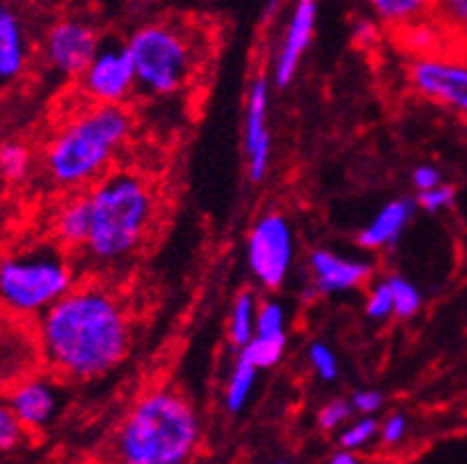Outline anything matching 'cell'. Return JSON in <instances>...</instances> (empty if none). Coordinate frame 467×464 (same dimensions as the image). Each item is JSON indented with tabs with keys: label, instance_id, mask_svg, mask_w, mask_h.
Here are the masks:
<instances>
[{
	"label": "cell",
	"instance_id": "7c38bea8",
	"mask_svg": "<svg viewBox=\"0 0 467 464\" xmlns=\"http://www.w3.org/2000/svg\"><path fill=\"white\" fill-rule=\"evenodd\" d=\"M410 83L425 100L467 114V65L425 55L410 67Z\"/></svg>",
	"mask_w": 467,
	"mask_h": 464
},
{
	"label": "cell",
	"instance_id": "603a6c76",
	"mask_svg": "<svg viewBox=\"0 0 467 464\" xmlns=\"http://www.w3.org/2000/svg\"><path fill=\"white\" fill-rule=\"evenodd\" d=\"M31 170L29 150L19 142H3L0 145V180L22 182Z\"/></svg>",
	"mask_w": 467,
	"mask_h": 464
},
{
	"label": "cell",
	"instance_id": "d6a6232c",
	"mask_svg": "<svg viewBox=\"0 0 467 464\" xmlns=\"http://www.w3.org/2000/svg\"><path fill=\"white\" fill-rule=\"evenodd\" d=\"M413 185L418 192H425V190H432L437 185H441V173L439 169L430 164H422L413 170Z\"/></svg>",
	"mask_w": 467,
	"mask_h": 464
},
{
	"label": "cell",
	"instance_id": "ffe728a7",
	"mask_svg": "<svg viewBox=\"0 0 467 464\" xmlns=\"http://www.w3.org/2000/svg\"><path fill=\"white\" fill-rule=\"evenodd\" d=\"M256 313H259V299L254 292L243 289L233 299L231 317H228V339L235 348H243L256 329Z\"/></svg>",
	"mask_w": 467,
	"mask_h": 464
},
{
	"label": "cell",
	"instance_id": "d6986e66",
	"mask_svg": "<svg viewBox=\"0 0 467 464\" xmlns=\"http://www.w3.org/2000/svg\"><path fill=\"white\" fill-rule=\"evenodd\" d=\"M259 367H254V365L237 356L223 391V406L231 415H240V412L247 407L249 398H252V391H254L256 387V376H259Z\"/></svg>",
	"mask_w": 467,
	"mask_h": 464
},
{
	"label": "cell",
	"instance_id": "7a4b0ae2",
	"mask_svg": "<svg viewBox=\"0 0 467 464\" xmlns=\"http://www.w3.org/2000/svg\"><path fill=\"white\" fill-rule=\"evenodd\" d=\"M90 232L83 259L117 268L140 252L157 221V194L136 170H112L88 192Z\"/></svg>",
	"mask_w": 467,
	"mask_h": 464
},
{
	"label": "cell",
	"instance_id": "9c48e42d",
	"mask_svg": "<svg viewBox=\"0 0 467 464\" xmlns=\"http://www.w3.org/2000/svg\"><path fill=\"white\" fill-rule=\"evenodd\" d=\"M43 363L38 329L24 323L22 315L0 317V388H12L36 375Z\"/></svg>",
	"mask_w": 467,
	"mask_h": 464
},
{
	"label": "cell",
	"instance_id": "3957f363",
	"mask_svg": "<svg viewBox=\"0 0 467 464\" xmlns=\"http://www.w3.org/2000/svg\"><path fill=\"white\" fill-rule=\"evenodd\" d=\"M133 121L124 105H93L71 117L47 142V178L62 190H83L107 176Z\"/></svg>",
	"mask_w": 467,
	"mask_h": 464
},
{
	"label": "cell",
	"instance_id": "4316f807",
	"mask_svg": "<svg viewBox=\"0 0 467 464\" xmlns=\"http://www.w3.org/2000/svg\"><path fill=\"white\" fill-rule=\"evenodd\" d=\"M306 360L318 379H323V382H332V379H337L339 358H337V353L332 351L327 344H323V341H314V344H311L306 351Z\"/></svg>",
	"mask_w": 467,
	"mask_h": 464
},
{
	"label": "cell",
	"instance_id": "ac0fdd59",
	"mask_svg": "<svg viewBox=\"0 0 467 464\" xmlns=\"http://www.w3.org/2000/svg\"><path fill=\"white\" fill-rule=\"evenodd\" d=\"M29 62V43L19 17L0 5V86L19 78Z\"/></svg>",
	"mask_w": 467,
	"mask_h": 464
},
{
	"label": "cell",
	"instance_id": "8992f818",
	"mask_svg": "<svg viewBox=\"0 0 467 464\" xmlns=\"http://www.w3.org/2000/svg\"><path fill=\"white\" fill-rule=\"evenodd\" d=\"M136 67L138 90L152 98L176 95L197 77L200 46L176 22H150L126 41Z\"/></svg>",
	"mask_w": 467,
	"mask_h": 464
},
{
	"label": "cell",
	"instance_id": "52a82bcc",
	"mask_svg": "<svg viewBox=\"0 0 467 464\" xmlns=\"http://www.w3.org/2000/svg\"><path fill=\"white\" fill-rule=\"evenodd\" d=\"M295 263V228L283 213L268 211L247 237V265L264 289H280Z\"/></svg>",
	"mask_w": 467,
	"mask_h": 464
},
{
	"label": "cell",
	"instance_id": "d590c367",
	"mask_svg": "<svg viewBox=\"0 0 467 464\" xmlns=\"http://www.w3.org/2000/svg\"><path fill=\"white\" fill-rule=\"evenodd\" d=\"M375 38H378V29H375L373 22H358L354 29V41L361 43V46H373Z\"/></svg>",
	"mask_w": 467,
	"mask_h": 464
},
{
	"label": "cell",
	"instance_id": "2e32d148",
	"mask_svg": "<svg viewBox=\"0 0 467 464\" xmlns=\"http://www.w3.org/2000/svg\"><path fill=\"white\" fill-rule=\"evenodd\" d=\"M418 201L410 197H399V200L387 201L370 223L358 232V244L368 252H382V249L394 247L403 230L409 228L415 216Z\"/></svg>",
	"mask_w": 467,
	"mask_h": 464
},
{
	"label": "cell",
	"instance_id": "9a60e30c",
	"mask_svg": "<svg viewBox=\"0 0 467 464\" xmlns=\"http://www.w3.org/2000/svg\"><path fill=\"white\" fill-rule=\"evenodd\" d=\"M10 407L26 427V431H43L62 410V391L53 376L31 375L10 388Z\"/></svg>",
	"mask_w": 467,
	"mask_h": 464
},
{
	"label": "cell",
	"instance_id": "1f68e13d",
	"mask_svg": "<svg viewBox=\"0 0 467 464\" xmlns=\"http://www.w3.org/2000/svg\"><path fill=\"white\" fill-rule=\"evenodd\" d=\"M351 407L358 415H378L385 406V396L379 394L378 388H358L351 394Z\"/></svg>",
	"mask_w": 467,
	"mask_h": 464
},
{
	"label": "cell",
	"instance_id": "6da1fadb",
	"mask_svg": "<svg viewBox=\"0 0 467 464\" xmlns=\"http://www.w3.org/2000/svg\"><path fill=\"white\" fill-rule=\"evenodd\" d=\"M36 329L47 370L71 382L105 376L130 348L129 311L102 284H74L38 315Z\"/></svg>",
	"mask_w": 467,
	"mask_h": 464
},
{
	"label": "cell",
	"instance_id": "8d00e7d4",
	"mask_svg": "<svg viewBox=\"0 0 467 464\" xmlns=\"http://www.w3.org/2000/svg\"><path fill=\"white\" fill-rule=\"evenodd\" d=\"M327 459H330V464H356L358 462V458H356V450H349V448H339L337 453H332Z\"/></svg>",
	"mask_w": 467,
	"mask_h": 464
},
{
	"label": "cell",
	"instance_id": "e0dca14e",
	"mask_svg": "<svg viewBox=\"0 0 467 464\" xmlns=\"http://www.w3.org/2000/svg\"><path fill=\"white\" fill-rule=\"evenodd\" d=\"M90 232V201L88 192L74 194L59 206L53 218V235L59 247L69 253H81Z\"/></svg>",
	"mask_w": 467,
	"mask_h": 464
},
{
	"label": "cell",
	"instance_id": "8fae6325",
	"mask_svg": "<svg viewBox=\"0 0 467 464\" xmlns=\"http://www.w3.org/2000/svg\"><path fill=\"white\" fill-rule=\"evenodd\" d=\"M100 47V36L81 19H62L47 31L46 62L59 77L78 78Z\"/></svg>",
	"mask_w": 467,
	"mask_h": 464
},
{
	"label": "cell",
	"instance_id": "7402d4cb",
	"mask_svg": "<svg viewBox=\"0 0 467 464\" xmlns=\"http://www.w3.org/2000/svg\"><path fill=\"white\" fill-rule=\"evenodd\" d=\"M287 348V336H261L254 335L244 344L243 348H237V356L252 363L259 370H268L280 363Z\"/></svg>",
	"mask_w": 467,
	"mask_h": 464
},
{
	"label": "cell",
	"instance_id": "484cf974",
	"mask_svg": "<svg viewBox=\"0 0 467 464\" xmlns=\"http://www.w3.org/2000/svg\"><path fill=\"white\" fill-rule=\"evenodd\" d=\"M363 311H366V317H370L373 323H385V320L394 317V299H391V287L387 277L370 284Z\"/></svg>",
	"mask_w": 467,
	"mask_h": 464
},
{
	"label": "cell",
	"instance_id": "d4e9b609",
	"mask_svg": "<svg viewBox=\"0 0 467 464\" xmlns=\"http://www.w3.org/2000/svg\"><path fill=\"white\" fill-rule=\"evenodd\" d=\"M387 280H389L391 299H394V317L409 320V317H413L415 313L420 311L422 296L410 280L401 275H391Z\"/></svg>",
	"mask_w": 467,
	"mask_h": 464
},
{
	"label": "cell",
	"instance_id": "4fadbf2b",
	"mask_svg": "<svg viewBox=\"0 0 467 464\" xmlns=\"http://www.w3.org/2000/svg\"><path fill=\"white\" fill-rule=\"evenodd\" d=\"M268 98H271V81L266 77H256L249 86L247 109H244V164L252 182L264 180L271 169Z\"/></svg>",
	"mask_w": 467,
	"mask_h": 464
},
{
	"label": "cell",
	"instance_id": "5bb4252c",
	"mask_svg": "<svg viewBox=\"0 0 467 464\" xmlns=\"http://www.w3.org/2000/svg\"><path fill=\"white\" fill-rule=\"evenodd\" d=\"M308 271L316 294H347L373 277V263L358 256H342L332 249H316L308 256Z\"/></svg>",
	"mask_w": 467,
	"mask_h": 464
},
{
	"label": "cell",
	"instance_id": "74e56055",
	"mask_svg": "<svg viewBox=\"0 0 467 464\" xmlns=\"http://www.w3.org/2000/svg\"><path fill=\"white\" fill-rule=\"evenodd\" d=\"M0 182H3V180H0Z\"/></svg>",
	"mask_w": 467,
	"mask_h": 464
},
{
	"label": "cell",
	"instance_id": "cb8c5ba5",
	"mask_svg": "<svg viewBox=\"0 0 467 464\" xmlns=\"http://www.w3.org/2000/svg\"><path fill=\"white\" fill-rule=\"evenodd\" d=\"M379 438V422L375 415H361L356 422H347L339 429V448H349V450H363L373 441Z\"/></svg>",
	"mask_w": 467,
	"mask_h": 464
},
{
	"label": "cell",
	"instance_id": "f1b7e54d",
	"mask_svg": "<svg viewBox=\"0 0 467 464\" xmlns=\"http://www.w3.org/2000/svg\"><path fill=\"white\" fill-rule=\"evenodd\" d=\"M351 415H354V407H351L349 398H332L320 407L316 422H318L320 431L330 434V431L342 429L344 424L351 419Z\"/></svg>",
	"mask_w": 467,
	"mask_h": 464
},
{
	"label": "cell",
	"instance_id": "ba28073f",
	"mask_svg": "<svg viewBox=\"0 0 467 464\" xmlns=\"http://www.w3.org/2000/svg\"><path fill=\"white\" fill-rule=\"evenodd\" d=\"M81 90L98 105H124L138 90L136 67L129 46L121 41H100V47L81 77Z\"/></svg>",
	"mask_w": 467,
	"mask_h": 464
},
{
	"label": "cell",
	"instance_id": "4dcf8cb0",
	"mask_svg": "<svg viewBox=\"0 0 467 464\" xmlns=\"http://www.w3.org/2000/svg\"><path fill=\"white\" fill-rule=\"evenodd\" d=\"M406 434H409V419L403 418V415H399V412H394V415H389L385 422L379 424L378 441H382L389 448L399 446V443L406 438Z\"/></svg>",
	"mask_w": 467,
	"mask_h": 464
},
{
	"label": "cell",
	"instance_id": "836d02e7",
	"mask_svg": "<svg viewBox=\"0 0 467 464\" xmlns=\"http://www.w3.org/2000/svg\"><path fill=\"white\" fill-rule=\"evenodd\" d=\"M439 7L451 24L467 31V0H439Z\"/></svg>",
	"mask_w": 467,
	"mask_h": 464
},
{
	"label": "cell",
	"instance_id": "e575fe53",
	"mask_svg": "<svg viewBox=\"0 0 467 464\" xmlns=\"http://www.w3.org/2000/svg\"><path fill=\"white\" fill-rule=\"evenodd\" d=\"M409 41L410 46L418 47V50H430V47L434 46V41H437V36H434V31L430 29V26H425V24L415 22L409 26Z\"/></svg>",
	"mask_w": 467,
	"mask_h": 464
},
{
	"label": "cell",
	"instance_id": "30bf717a",
	"mask_svg": "<svg viewBox=\"0 0 467 464\" xmlns=\"http://www.w3.org/2000/svg\"><path fill=\"white\" fill-rule=\"evenodd\" d=\"M316 24H318V0H292L290 15L273 57V83L278 88H287L296 78L304 55L314 41Z\"/></svg>",
	"mask_w": 467,
	"mask_h": 464
},
{
	"label": "cell",
	"instance_id": "f546056e",
	"mask_svg": "<svg viewBox=\"0 0 467 464\" xmlns=\"http://www.w3.org/2000/svg\"><path fill=\"white\" fill-rule=\"evenodd\" d=\"M453 200H456V190L441 182L437 188L425 190V192L418 194V206H422V209L430 213H439L444 211V209H449V206L453 204Z\"/></svg>",
	"mask_w": 467,
	"mask_h": 464
},
{
	"label": "cell",
	"instance_id": "277c9868",
	"mask_svg": "<svg viewBox=\"0 0 467 464\" xmlns=\"http://www.w3.org/2000/svg\"><path fill=\"white\" fill-rule=\"evenodd\" d=\"M200 441V418L190 400L173 388H152L130 407L114 448L126 464H183Z\"/></svg>",
	"mask_w": 467,
	"mask_h": 464
},
{
	"label": "cell",
	"instance_id": "44dd1931",
	"mask_svg": "<svg viewBox=\"0 0 467 464\" xmlns=\"http://www.w3.org/2000/svg\"><path fill=\"white\" fill-rule=\"evenodd\" d=\"M379 22L391 26H410L432 10L434 0H366Z\"/></svg>",
	"mask_w": 467,
	"mask_h": 464
},
{
	"label": "cell",
	"instance_id": "5b68a950",
	"mask_svg": "<svg viewBox=\"0 0 467 464\" xmlns=\"http://www.w3.org/2000/svg\"><path fill=\"white\" fill-rule=\"evenodd\" d=\"M74 284V263L57 242L0 259V306L15 315H41Z\"/></svg>",
	"mask_w": 467,
	"mask_h": 464
},
{
	"label": "cell",
	"instance_id": "83f0119b",
	"mask_svg": "<svg viewBox=\"0 0 467 464\" xmlns=\"http://www.w3.org/2000/svg\"><path fill=\"white\" fill-rule=\"evenodd\" d=\"M24 436H26V427L19 422V418L15 415V410L0 403V453H12L22 446Z\"/></svg>",
	"mask_w": 467,
	"mask_h": 464
}]
</instances>
